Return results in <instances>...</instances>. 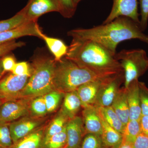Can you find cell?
Here are the masks:
<instances>
[{
	"label": "cell",
	"instance_id": "cell-1",
	"mask_svg": "<svg viewBox=\"0 0 148 148\" xmlns=\"http://www.w3.org/2000/svg\"><path fill=\"white\" fill-rule=\"evenodd\" d=\"M72 38L90 40L103 46L114 55L118 45L124 41L138 39L148 44V36L139 24L126 16H119L111 22L90 29H73L68 32Z\"/></svg>",
	"mask_w": 148,
	"mask_h": 148
},
{
	"label": "cell",
	"instance_id": "cell-2",
	"mask_svg": "<svg viewBox=\"0 0 148 148\" xmlns=\"http://www.w3.org/2000/svg\"><path fill=\"white\" fill-rule=\"evenodd\" d=\"M72 39L66 58L101 73L115 75L123 71L115 55L100 44L90 40Z\"/></svg>",
	"mask_w": 148,
	"mask_h": 148
},
{
	"label": "cell",
	"instance_id": "cell-3",
	"mask_svg": "<svg viewBox=\"0 0 148 148\" xmlns=\"http://www.w3.org/2000/svg\"><path fill=\"white\" fill-rule=\"evenodd\" d=\"M116 75L93 71L80 67L64 57L59 61H55L53 86L55 90L65 94L76 90L86 83Z\"/></svg>",
	"mask_w": 148,
	"mask_h": 148
},
{
	"label": "cell",
	"instance_id": "cell-4",
	"mask_svg": "<svg viewBox=\"0 0 148 148\" xmlns=\"http://www.w3.org/2000/svg\"><path fill=\"white\" fill-rule=\"evenodd\" d=\"M55 61L46 56H38L32 61L31 76L18 99L30 100L55 90L53 84Z\"/></svg>",
	"mask_w": 148,
	"mask_h": 148
},
{
	"label": "cell",
	"instance_id": "cell-5",
	"mask_svg": "<svg viewBox=\"0 0 148 148\" xmlns=\"http://www.w3.org/2000/svg\"><path fill=\"white\" fill-rule=\"evenodd\" d=\"M115 57L123 71L125 88L148 70V57L143 49H123L116 53Z\"/></svg>",
	"mask_w": 148,
	"mask_h": 148
},
{
	"label": "cell",
	"instance_id": "cell-6",
	"mask_svg": "<svg viewBox=\"0 0 148 148\" xmlns=\"http://www.w3.org/2000/svg\"><path fill=\"white\" fill-rule=\"evenodd\" d=\"M30 76H19L8 72L0 79V99L4 102L17 100Z\"/></svg>",
	"mask_w": 148,
	"mask_h": 148
},
{
	"label": "cell",
	"instance_id": "cell-7",
	"mask_svg": "<svg viewBox=\"0 0 148 148\" xmlns=\"http://www.w3.org/2000/svg\"><path fill=\"white\" fill-rule=\"evenodd\" d=\"M47 120L45 117H39L29 115L10 123V130L13 143L45 126Z\"/></svg>",
	"mask_w": 148,
	"mask_h": 148
},
{
	"label": "cell",
	"instance_id": "cell-8",
	"mask_svg": "<svg viewBox=\"0 0 148 148\" xmlns=\"http://www.w3.org/2000/svg\"><path fill=\"white\" fill-rule=\"evenodd\" d=\"M29 21H37L38 18L51 12H62L59 0H29L27 4L20 11Z\"/></svg>",
	"mask_w": 148,
	"mask_h": 148
},
{
	"label": "cell",
	"instance_id": "cell-9",
	"mask_svg": "<svg viewBox=\"0 0 148 148\" xmlns=\"http://www.w3.org/2000/svg\"><path fill=\"white\" fill-rule=\"evenodd\" d=\"M29 100L5 101L0 106V123H10L30 115Z\"/></svg>",
	"mask_w": 148,
	"mask_h": 148
},
{
	"label": "cell",
	"instance_id": "cell-10",
	"mask_svg": "<svg viewBox=\"0 0 148 148\" xmlns=\"http://www.w3.org/2000/svg\"><path fill=\"white\" fill-rule=\"evenodd\" d=\"M124 81L123 71L108 80L101 87L94 106L101 108L111 106L119 91L121 84Z\"/></svg>",
	"mask_w": 148,
	"mask_h": 148
},
{
	"label": "cell",
	"instance_id": "cell-11",
	"mask_svg": "<svg viewBox=\"0 0 148 148\" xmlns=\"http://www.w3.org/2000/svg\"><path fill=\"white\" fill-rule=\"evenodd\" d=\"M138 2V0H113L110 12L102 24L108 23L121 16L128 17L140 24Z\"/></svg>",
	"mask_w": 148,
	"mask_h": 148
},
{
	"label": "cell",
	"instance_id": "cell-12",
	"mask_svg": "<svg viewBox=\"0 0 148 148\" xmlns=\"http://www.w3.org/2000/svg\"><path fill=\"white\" fill-rule=\"evenodd\" d=\"M42 34L37 21H30L15 29L0 33V45L27 36L41 38Z\"/></svg>",
	"mask_w": 148,
	"mask_h": 148
},
{
	"label": "cell",
	"instance_id": "cell-13",
	"mask_svg": "<svg viewBox=\"0 0 148 148\" xmlns=\"http://www.w3.org/2000/svg\"><path fill=\"white\" fill-rule=\"evenodd\" d=\"M115 75L92 81L83 84L77 88L76 91L83 108L88 106H94L98 93L103 85Z\"/></svg>",
	"mask_w": 148,
	"mask_h": 148
},
{
	"label": "cell",
	"instance_id": "cell-14",
	"mask_svg": "<svg viewBox=\"0 0 148 148\" xmlns=\"http://www.w3.org/2000/svg\"><path fill=\"white\" fill-rule=\"evenodd\" d=\"M82 114L85 135L92 134L101 136L102 122L97 107L92 106L84 108Z\"/></svg>",
	"mask_w": 148,
	"mask_h": 148
},
{
	"label": "cell",
	"instance_id": "cell-15",
	"mask_svg": "<svg viewBox=\"0 0 148 148\" xmlns=\"http://www.w3.org/2000/svg\"><path fill=\"white\" fill-rule=\"evenodd\" d=\"M67 136V148H79L85 136L84 127L82 118L76 116L69 120L66 125Z\"/></svg>",
	"mask_w": 148,
	"mask_h": 148
},
{
	"label": "cell",
	"instance_id": "cell-16",
	"mask_svg": "<svg viewBox=\"0 0 148 148\" xmlns=\"http://www.w3.org/2000/svg\"><path fill=\"white\" fill-rule=\"evenodd\" d=\"M125 89L127 91V101L129 107V120H140L142 115L138 79L133 81Z\"/></svg>",
	"mask_w": 148,
	"mask_h": 148
},
{
	"label": "cell",
	"instance_id": "cell-17",
	"mask_svg": "<svg viewBox=\"0 0 148 148\" xmlns=\"http://www.w3.org/2000/svg\"><path fill=\"white\" fill-rule=\"evenodd\" d=\"M46 125L22 138L8 148H42L43 147Z\"/></svg>",
	"mask_w": 148,
	"mask_h": 148
},
{
	"label": "cell",
	"instance_id": "cell-18",
	"mask_svg": "<svg viewBox=\"0 0 148 148\" xmlns=\"http://www.w3.org/2000/svg\"><path fill=\"white\" fill-rule=\"evenodd\" d=\"M111 107L124 125L129 121V110L127 103V91L124 87L120 88Z\"/></svg>",
	"mask_w": 148,
	"mask_h": 148
},
{
	"label": "cell",
	"instance_id": "cell-19",
	"mask_svg": "<svg viewBox=\"0 0 148 148\" xmlns=\"http://www.w3.org/2000/svg\"><path fill=\"white\" fill-rule=\"evenodd\" d=\"M61 110L69 119L76 116L82 106L81 101L76 90L65 93Z\"/></svg>",
	"mask_w": 148,
	"mask_h": 148
},
{
	"label": "cell",
	"instance_id": "cell-20",
	"mask_svg": "<svg viewBox=\"0 0 148 148\" xmlns=\"http://www.w3.org/2000/svg\"><path fill=\"white\" fill-rule=\"evenodd\" d=\"M100 116L103 126L101 137L104 147L106 148L114 147L121 143L123 140L122 135L110 126L101 114Z\"/></svg>",
	"mask_w": 148,
	"mask_h": 148
},
{
	"label": "cell",
	"instance_id": "cell-21",
	"mask_svg": "<svg viewBox=\"0 0 148 148\" xmlns=\"http://www.w3.org/2000/svg\"><path fill=\"white\" fill-rule=\"evenodd\" d=\"M41 39L45 42L49 49L54 56L55 61H59L66 56L69 47L62 40L48 36L43 33Z\"/></svg>",
	"mask_w": 148,
	"mask_h": 148
},
{
	"label": "cell",
	"instance_id": "cell-22",
	"mask_svg": "<svg viewBox=\"0 0 148 148\" xmlns=\"http://www.w3.org/2000/svg\"><path fill=\"white\" fill-rule=\"evenodd\" d=\"M69 120V118L60 110L46 128L43 144L46 143L53 135L61 132L66 127Z\"/></svg>",
	"mask_w": 148,
	"mask_h": 148
},
{
	"label": "cell",
	"instance_id": "cell-23",
	"mask_svg": "<svg viewBox=\"0 0 148 148\" xmlns=\"http://www.w3.org/2000/svg\"><path fill=\"white\" fill-rule=\"evenodd\" d=\"M97 108L100 114L105 121L110 126L122 135L125 125L112 107Z\"/></svg>",
	"mask_w": 148,
	"mask_h": 148
},
{
	"label": "cell",
	"instance_id": "cell-24",
	"mask_svg": "<svg viewBox=\"0 0 148 148\" xmlns=\"http://www.w3.org/2000/svg\"><path fill=\"white\" fill-rule=\"evenodd\" d=\"M141 132L140 120H129L125 125L122 134L123 140L132 145Z\"/></svg>",
	"mask_w": 148,
	"mask_h": 148
},
{
	"label": "cell",
	"instance_id": "cell-25",
	"mask_svg": "<svg viewBox=\"0 0 148 148\" xmlns=\"http://www.w3.org/2000/svg\"><path fill=\"white\" fill-rule=\"evenodd\" d=\"M29 22L30 21L19 11L12 17L0 21V33L15 29Z\"/></svg>",
	"mask_w": 148,
	"mask_h": 148
},
{
	"label": "cell",
	"instance_id": "cell-26",
	"mask_svg": "<svg viewBox=\"0 0 148 148\" xmlns=\"http://www.w3.org/2000/svg\"><path fill=\"white\" fill-rule=\"evenodd\" d=\"M29 110L31 115L39 117H45L48 112L43 95L36 97L30 100Z\"/></svg>",
	"mask_w": 148,
	"mask_h": 148
},
{
	"label": "cell",
	"instance_id": "cell-27",
	"mask_svg": "<svg viewBox=\"0 0 148 148\" xmlns=\"http://www.w3.org/2000/svg\"><path fill=\"white\" fill-rule=\"evenodd\" d=\"M64 93L54 90L43 95L48 114L53 112L58 108Z\"/></svg>",
	"mask_w": 148,
	"mask_h": 148
},
{
	"label": "cell",
	"instance_id": "cell-28",
	"mask_svg": "<svg viewBox=\"0 0 148 148\" xmlns=\"http://www.w3.org/2000/svg\"><path fill=\"white\" fill-rule=\"evenodd\" d=\"M67 143L66 127L58 134L53 135L43 144L44 148H64Z\"/></svg>",
	"mask_w": 148,
	"mask_h": 148
},
{
	"label": "cell",
	"instance_id": "cell-29",
	"mask_svg": "<svg viewBox=\"0 0 148 148\" xmlns=\"http://www.w3.org/2000/svg\"><path fill=\"white\" fill-rule=\"evenodd\" d=\"M79 148H106L101 136L95 134H87L82 139Z\"/></svg>",
	"mask_w": 148,
	"mask_h": 148
},
{
	"label": "cell",
	"instance_id": "cell-30",
	"mask_svg": "<svg viewBox=\"0 0 148 148\" xmlns=\"http://www.w3.org/2000/svg\"><path fill=\"white\" fill-rule=\"evenodd\" d=\"M13 144L9 128V123H0V147L8 148Z\"/></svg>",
	"mask_w": 148,
	"mask_h": 148
},
{
	"label": "cell",
	"instance_id": "cell-31",
	"mask_svg": "<svg viewBox=\"0 0 148 148\" xmlns=\"http://www.w3.org/2000/svg\"><path fill=\"white\" fill-rule=\"evenodd\" d=\"M139 87L142 115L148 116V88L144 83L140 82Z\"/></svg>",
	"mask_w": 148,
	"mask_h": 148
},
{
	"label": "cell",
	"instance_id": "cell-32",
	"mask_svg": "<svg viewBox=\"0 0 148 148\" xmlns=\"http://www.w3.org/2000/svg\"><path fill=\"white\" fill-rule=\"evenodd\" d=\"M140 5V27L144 32L147 27L148 22V0H138Z\"/></svg>",
	"mask_w": 148,
	"mask_h": 148
},
{
	"label": "cell",
	"instance_id": "cell-33",
	"mask_svg": "<svg viewBox=\"0 0 148 148\" xmlns=\"http://www.w3.org/2000/svg\"><path fill=\"white\" fill-rule=\"evenodd\" d=\"M59 1L62 8L61 15L66 18L73 17L77 9L73 0H59Z\"/></svg>",
	"mask_w": 148,
	"mask_h": 148
},
{
	"label": "cell",
	"instance_id": "cell-34",
	"mask_svg": "<svg viewBox=\"0 0 148 148\" xmlns=\"http://www.w3.org/2000/svg\"><path fill=\"white\" fill-rule=\"evenodd\" d=\"M25 45L23 42H16V40H14L0 45V58L9 54L12 51L21 47Z\"/></svg>",
	"mask_w": 148,
	"mask_h": 148
},
{
	"label": "cell",
	"instance_id": "cell-35",
	"mask_svg": "<svg viewBox=\"0 0 148 148\" xmlns=\"http://www.w3.org/2000/svg\"><path fill=\"white\" fill-rule=\"evenodd\" d=\"M32 69L29 63L25 61L16 63L11 73L19 76H31Z\"/></svg>",
	"mask_w": 148,
	"mask_h": 148
},
{
	"label": "cell",
	"instance_id": "cell-36",
	"mask_svg": "<svg viewBox=\"0 0 148 148\" xmlns=\"http://www.w3.org/2000/svg\"><path fill=\"white\" fill-rule=\"evenodd\" d=\"M2 61L3 68L6 73L11 72L16 63L14 56L10 53L2 57Z\"/></svg>",
	"mask_w": 148,
	"mask_h": 148
},
{
	"label": "cell",
	"instance_id": "cell-37",
	"mask_svg": "<svg viewBox=\"0 0 148 148\" xmlns=\"http://www.w3.org/2000/svg\"><path fill=\"white\" fill-rule=\"evenodd\" d=\"M132 148H148V135L141 132L132 144Z\"/></svg>",
	"mask_w": 148,
	"mask_h": 148
},
{
	"label": "cell",
	"instance_id": "cell-38",
	"mask_svg": "<svg viewBox=\"0 0 148 148\" xmlns=\"http://www.w3.org/2000/svg\"><path fill=\"white\" fill-rule=\"evenodd\" d=\"M140 122L142 133L148 135V116L142 115Z\"/></svg>",
	"mask_w": 148,
	"mask_h": 148
},
{
	"label": "cell",
	"instance_id": "cell-39",
	"mask_svg": "<svg viewBox=\"0 0 148 148\" xmlns=\"http://www.w3.org/2000/svg\"><path fill=\"white\" fill-rule=\"evenodd\" d=\"M112 148H132V145L122 140L121 143L118 145Z\"/></svg>",
	"mask_w": 148,
	"mask_h": 148
},
{
	"label": "cell",
	"instance_id": "cell-40",
	"mask_svg": "<svg viewBox=\"0 0 148 148\" xmlns=\"http://www.w3.org/2000/svg\"><path fill=\"white\" fill-rule=\"evenodd\" d=\"M6 72L4 70L3 68L2 58H0V79L3 77V76L6 73Z\"/></svg>",
	"mask_w": 148,
	"mask_h": 148
},
{
	"label": "cell",
	"instance_id": "cell-41",
	"mask_svg": "<svg viewBox=\"0 0 148 148\" xmlns=\"http://www.w3.org/2000/svg\"><path fill=\"white\" fill-rule=\"evenodd\" d=\"M82 1V0H73V1L74 5L77 7V6L78 4L81 1Z\"/></svg>",
	"mask_w": 148,
	"mask_h": 148
},
{
	"label": "cell",
	"instance_id": "cell-42",
	"mask_svg": "<svg viewBox=\"0 0 148 148\" xmlns=\"http://www.w3.org/2000/svg\"><path fill=\"white\" fill-rule=\"evenodd\" d=\"M3 103V101L2 100H1V99H0V106H1L2 104Z\"/></svg>",
	"mask_w": 148,
	"mask_h": 148
},
{
	"label": "cell",
	"instance_id": "cell-43",
	"mask_svg": "<svg viewBox=\"0 0 148 148\" xmlns=\"http://www.w3.org/2000/svg\"><path fill=\"white\" fill-rule=\"evenodd\" d=\"M64 148H67V147H66H66H65Z\"/></svg>",
	"mask_w": 148,
	"mask_h": 148
},
{
	"label": "cell",
	"instance_id": "cell-44",
	"mask_svg": "<svg viewBox=\"0 0 148 148\" xmlns=\"http://www.w3.org/2000/svg\"><path fill=\"white\" fill-rule=\"evenodd\" d=\"M0 148H2L1 147H0Z\"/></svg>",
	"mask_w": 148,
	"mask_h": 148
}]
</instances>
